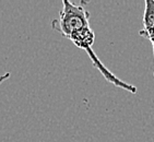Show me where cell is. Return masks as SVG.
I'll list each match as a JSON object with an SVG mask.
<instances>
[{
	"mask_svg": "<svg viewBox=\"0 0 154 142\" xmlns=\"http://www.w3.org/2000/svg\"><path fill=\"white\" fill-rule=\"evenodd\" d=\"M145 8L143 12V27L139 34L150 41L153 48L154 57V0H145ZM154 76V71H153Z\"/></svg>",
	"mask_w": 154,
	"mask_h": 142,
	"instance_id": "obj_2",
	"label": "cell"
},
{
	"mask_svg": "<svg viewBox=\"0 0 154 142\" xmlns=\"http://www.w3.org/2000/svg\"><path fill=\"white\" fill-rule=\"evenodd\" d=\"M51 27L60 33L65 39L71 41L77 47L85 51L93 66L101 72L107 82L129 93H136V86L116 77L95 55L92 48L95 41V34L90 24V12L82 5L78 6L69 0L62 1V9L58 14V18L53 20Z\"/></svg>",
	"mask_w": 154,
	"mask_h": 142,
	"instance_id": "obj_1",
	"label": "cell"
},
{
	"mask_svg": "<svg viewBox=\"0 0 154 142\" xmlns=\"http://www.w3.org/2000/svg\"><path fill=\"white\" fill-rule=\"evenodd\" d=\"M9 77H10V72H7V73L2 74V76H0V84H1L3 81H6Z\"/></svg>",
	"mask_w": 154,
	"mask_h": 142,
	"instance_id": "obj_3",
	"label": "cell"
}]
</instances>
